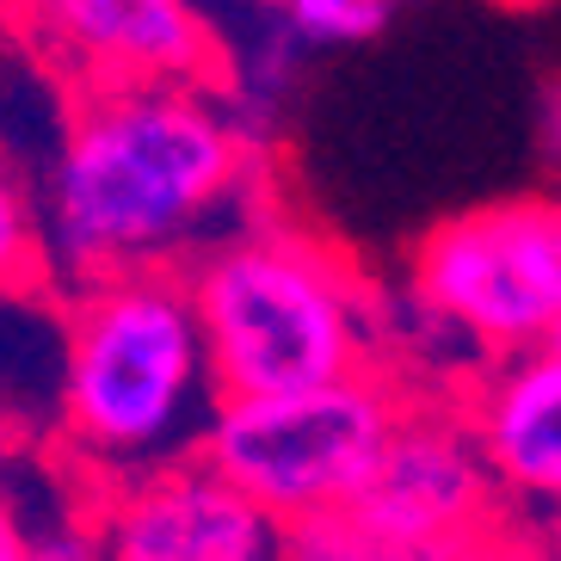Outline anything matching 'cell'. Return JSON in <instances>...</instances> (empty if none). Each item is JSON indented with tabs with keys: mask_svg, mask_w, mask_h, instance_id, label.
<instances>
[{
	"mask_svg": "<svg viewBox=\"0 0 561 561\" xmlns=\"http://www.w3.org/2000/svg\"><path fill=\"white\" fill-rule=\"evenodd\" d=\"M265 154L216 81L81 93L44 185H32L44 278L81 290L112 272H180L222 229L265 210Z\"/></svg>",
	"mask_w": 561,
	"mask_h": 561,
	"instance_id": "cell-1",
	"label": "cell"
},
{
	"mask_svg": "<svg viewBox=\"0 0 561 561\" xmlns=\"http://www.w3.org/2000/svg\"><path fill=\"white\" fill-rule=\"evenodd\" d=\"M216 401L222 382L185 272H112L68 290L56 420L100 488L192 457Z\"/></svg>",
	"mask_w": 561,
	"mask_h": 561,
	"instance_id": "cell-2",
	"label": "cell"
},
{
	"mask_svg": "<svg viewBox=\"0 0 561 561\" xmlns=\"http://www.w3.org/2000/svg\"><path fill=\"white\" fill-rule=\"evenodd\" d=\"M222 396H284L370 370V290L340 248L272 204L180 265Z\"/></svg>",
	"mask_w": 561,
	"mask_h": 561,
	"instance_id": "cell-3",
	"label": "cell"
},
{
	"mask_svg": "<svg viewBox=\"0 0 561 561\" xmlns=\"http://www.w3.org/2000/svg\"><path fill=\"white\" fill-rule=\"evenodd\" d=\"M401 401L408 396L382 370H352L284 396H222L204 420L198 457L272 525H297L358 494Z\"/></svg>",
	"mask_w": 561,
	"mask_h": 561,
	"instance_id": "cell-4",
	"label": "cell"
},
{
	"mask_svg": "<svg viewBox=\"0 0 561 561\" xmlns=\"http://www.w3.org/2000/svg\"><path fill=\"white\" fill-rule=\"evenodd\" d=\"M408 290L481 364L543 352L561 321V192L445 216L413 248Z\"/></svg>",
	"mask_w": 561,
	"mask_h": 561,
	"instance_id": "cell-5",
	"label": "cell"
},
{
	"mask_svg": "<svg viewBox=\"0 0 561 561\" xmlns=\"http://www.w3.org/2000/svg\"><path fill=\"white\" fill-rule=\"evenodd\" d=\"M500 481L457 396H408L370 476L346 500L370 525L469 549L500 525Z\"/></svg>",
	"mask_w": 561,
	"mask_h": 561,
	"instance_id": "cell-6",
	"label": "cell"
},
{
	"mask_svg": "<svg viewBox=\"0 0 561 561\" xmlns=\"http://www.w3.org/2000/svg\"><path fill=\"white\" fill-rule=\"evenodd\" d=\"M32 50L75 93L216 81L222 44L198 0H13Z\"/></svg>",
	"mask_w": 561,
	"mask_h": 561,
	"instance_id": "cell-7",
	"label": "cell"
},
{
	"mask_svg": "<svg viewBox=\"0 0 561 561\" xmlns=\"http://www.w3.org/2000/svg\"><path fill=\"white\" fill-rule=\"evenodd\" d=\"M87 518L100 537V561H278L284 537V525L234 494L198 450L105 481Z\"/></svg>",
	"mask_w": 561,
	"mask_h": 561,
	"instance_id": "cell-8",
	"label": "cell"
},
{
	"mask_svg": "<svg viewBox=\"0 0 561 561\" xmlns=\"http://www.w3.org/2000/svg\"><path fill=\"white\" fill-rule=\"evenodd\" d=\"M500 494L561 518V364L549 352L488 364L462 396Z\"/></svg>",
	"mask_w": 561,
	"mask_h": 561,
	"instance_id": "cell-9",
	"label": "cell"
},
{
	"mask_svg": "<svg viewBox=\"0 0 561 561\" xmlns=\"http://www.w3.org/2000/svg\"><path fill=\"white\" fill-rule=\"evenodd\" d=\"M457 543H432V537H401L389 525H370L364 512L333 506L284 525L278 561H457Z\"/></svg>",
	"mask_w": 561,
	"mask_h": 561,
	"instance_id": "cell-10",
	"label": "cell"
},
{
	"mask_svg": "<svg viewBox=\"0 0 561 561\" xmlns=\"http://www.w3.org/2000/svg\"><path fill=\"white\" fill-rule=\"evenodd\" d=\"M25 284H44V241H37V198L32 180L0 149V297Z\"/></svg>",
	"mask_w": 561,
	"mask_h": 561,
	"instance_id": "cell-11",
	"label": "cell"
},
{
	"mask_svg": "<svg viewBox=\"0 0 561 561\" xmlns=\"http://www.w3.org/2000/svg\"><path fill=\"white\" fill-rule=\"evenodd\" d=\"M396 13V0H284L278 19L297 32L302 50H352L377 37Z\"/></svg>",
	"mask_w": 561,
	"mask_h": 561,
	"instance_id": "cell-12",
	"label": "cell"
},
{
	"mask_svg": "<svg viewBox=\"0 0 561 561\" xmlns=\"http://www.w3.org/2000/svg\"><path fill=\"white\" fill-rule=\"evenodd\" d=\"M19 561H100V537L81 506L68 512H32L25 506V549Z\"/></svg>",
	"mask_w": 561,
	"mask_h": 561,
	"instance_id": "cell-13",
	"label": "cell"
},
{
	"mask_svg": "<svg viewBox=\"0 0 561 561\" xmlns=\"http://www.w3.org/2000/svg\"><path fill=\"white\" fill-rule=\"evenodd\" d=\"M457 561H556L543 543H530V537H518V530H506V525H494L488 537H476V543L462 549Z\"/></svg>",
	"mask_w": 561,
	"mask_h": 561,
	"instance_id": "cell-14",
	"label": "cell"
},
{
	"mask_svg": "<svg viewBox=\"0 0 561 561\" xmlns=\"http://www.w3.org/2000/svg\"><path fill=\"white\" fill-rule=\"evenodd\" d=\"M19 549H25V494L0 481V561H19Z\"/></svg>",
	"mask_w": 561,
	"mask_h": 561,
	"instance_id": "cell-15",
	"label": "cell"
},
{
	"mask_svg": "<svg viewBox=\"0 0 561 561\" xmlns=\"http://www.w3.org/2000/svg\"><path fill=\"white\" fill-rule=\"evenodd\" d=\"M234 7H241V13H278L284 0H234Z\"/></svg>",
	"mask_w": 561,
	"mask_h": 561,
	"instance_id": "cell-16",
	"label": "cell"
},
{
	"mask_svg": "<svg viewBox=\"0 0 561 561\" xmlns=\"http://www.w3.org/2000/svg\"><path fill=\"white\" fill-rule=\"evenodd\" d=\"M543 352H549V358H556V364H561V321H556V328H549V340H543Z\"/></svg>",
	"mask_w": 561,
	"mask_h": 561,
	"instance_id": "cell-17",
	"label": "cell"
},
{
	"mask_svg": "<svg viewBox=\"0 0 561 561\" xmlns=\"http://www.w3.org/2000/svg\"><path fill=\"white\" fill-rule=\"evenodd\" d=\"M500 7H543V0H500Z\"/></svg>",
	"mask_w": 561,
	"mask_h": 561,
	"instance_id": "cell-18",
	"label": "cell"
},
{
	"mask_svg": "<svg viewBox=\"0 0 561 561\" xmlns=\"http://www.w3.org/2000/svg\"><path fill=\"white\" fill-rule=\"evenodd\" d=\"M396 7H401V0H396Z\"/></svg>",
	"mask_w": 561,
	"mask_h": 561,
	"instance_id": "cell-19",
	"label": "cell"
}]
</instances>
